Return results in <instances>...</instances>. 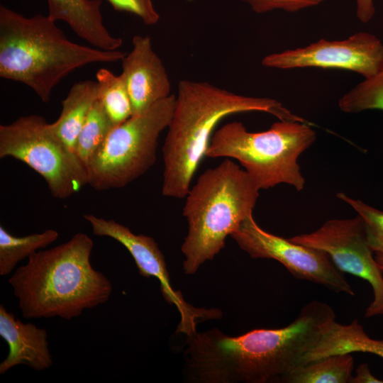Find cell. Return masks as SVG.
Returning a JSON list of instances; mask_svg holds the SVG:
<instances>
[{
  "mask_svg": "<svg viewBox=\"0 0 383 383\" xmlns=\"http://www.w3.org/2000/svg\"><path fill=\"white\" fill-rule=\"evenodd\" d=\"M335 318L328 304L313 300L283 328L254 329L236 337L217 328L196 331L187 336L184 374L197 383L281 382Z\"/></svg>",
  "mask_w": 383,
  "mask_h": 383,
  "instance_id": "obj_1",
  "label": "cell"
},
{
  "mask_svg": "<svg viewBox=\"0 0 383 383\" xmlns=\"http://www.w3.org/2000/svg\"><path fill=\"white\" fill-rule=\"evenodd\" d=\"M255 111L279 120L307 122L273 99L238 94L206 82L179 81L162 149V195L185 198L219 122L233 114Z\"/></svg>",
  "mask_w": 383,
  "mask_h": 383,
  "instance_id": "obj_2",
  "label": "cell"
},
{
  "mask_svg": "<svg viewBox=\"0 0 383 383\" xmlns=\"http://www.w3.org/2000/svg\"><path fill=\"white\" fill-rule=\"evenodd\" d=\"M93 240L78 233L54 248L38 250L9 279L26 318L71 320L106 303L112 284L90 262Z\"/></svg>",
  "mask_w": 383,
  "mask_h": 383,
  "instance_id": "obj_3",
  "label": "cell"
},
{
  "mask_svg": "<svg viewBox=\"0 0 383 383\" xmlns=\"http://www.w3.org/2000/svg\"><path fill=\"white\" fill-rule=\"evenodd\" d=\"M125 55L70 41L48 15L26 17L0 5V77L27 85L43 102L76 69L117 62Z\"/></svg>",
  "mask_w": 383,
  "mask_h": 383,
  "instance_id": "obj_4",
  "label": "cell"
},
{
  "mask_svg": "<svg viewBox=\"0 0 383 383\" xmlns=\"http://www.w3.org/2000/svg\"><path fill=\"white\" fill-rule=\"evenodd\" d=\"M259 191L247 172L229 158L199 177L183 207L188 223L181 248L185 274H194L221 252L227 236L252 213Z\"/></svg>",
  "mask_w": 383,
  "mask_h": 383,
  "instance_id": "obj_5",
  "label": "cell"
},
{
  "mask_svg": "<svg viewBox=\"0 0 383 383\" xmlns=\"http://www.w3.org/2000/svg\"><path fill=\"white\" fill-rule=\"evenodd\" d=\"M316 138L309 123L279 120L265 131L250 132L233 121L213 133L206 157L238 160L260 190L284 183L301 191L298 158Z\"/></svg>",
  "mask_w": 383,
  "mask_h": 383,
  "instance_id": "obj_6",
  "label": "cell"
},
{
  "mask_svg": "<svg viewBox=\"0 0 383 383\" xmlns=\"http://www.w3.org/2000/svg\"><path fill=\"white\" fill-rule=\"evenodd\" d=\"M174 104L172 94L114 127L87 166L88 184L98 191L122 188L144 174L156 160Z\"/></svg>",
  "mask_w": 383,
  "mask_h": 383,
  "instance_id": "obj_7",
  "label": "cell"
},
{
  "mask_svg": "<svg viewBox=\"0 0 383 383\" xmlns=\"http://www.w3.org/2000/svg\"><path fill=\"white\" fill-rule=\"evenodd\" d=\"M6 157L38 173L55 198L67 199L88 184L87 167L41 116H21L0 126V157Z\"/></svg>",
  "mask_w": 383,
  "mask_h": 383,
  "instance_id": "obj_8",
  "label": "cell"
},
{
  "mask_svg": "<svg viewBox=\"0 0 383 383\" xmlns=\"http://www.w3.org/2000/svg\"><path fill=\"white\" fill-rule=\"evenodd\" d=\"M289 239L323 251L340 271L367 281L372 287L373 300L366 309L365 317L383 315V270L368 243L360 216L328 220L311 233Z\"/></svg>",
  "mask_w": 383,
  "mask_h": 383,
  "instance_id": "obj_9",
  "label": "cell"
},
{
  "mask_svg": "<svg viewBox=\"0 0 383 383\" xmlns=\"http://www.w3.org/2000/svg\"><path fill=\"white\" fill-rule=\"evenodd\" d=\"M231 236L251 257L275 260L297 279L320 284L335 293L355 294L343 272L326 252L268 233L257 225L252 213Z\"/></svg>",
  "mask_w": 383,
  "mask_h": 383,
  "instance_id": "obj_10",
  "label": "cell"
},
{
  "mask_svg": "<svg viewBox=\"0 0 383 383\" xmlns=\"http://www.w3.org/2000/svg\"><path fill=\"white\" fill-rule=\"evenodd\" d=\"M84 218L89 223L93 234L111 238L127 249L140 275L146 278L154 277L159 280L165 300L174 304L180 314L176 333L190 335L196 332V326L199 322L221 317L220 310L196 308L186 302L180 291L173 289L165 257L152 237L135 234L127 226L112 219L90 213L84 214Z\"/></svg>",
  "mask_w": 383,
  "mask_h": 383,
  "instance_id": "obj_11",
  "label": "cell"
},
{
  "mask_svg": "<svg viewBox=\"0 0 383 383\" xmlns=\"http://www.w3.org/2000/svg\"><path fill=\"white\" fill-rule=\"evenodd\" d=\"M262 65L282 70L340 69L367 79L383 70V43L371 33L358 32L343 40L321 39L304 48L270 54L262 59Z\"/></svg>",
  "mask_w": 383,
  "mask_h": 383,
  "instance_id": "obj_12",
  "label": "cell"
},
{
  "mask_svg": "<svg viewBox=\"0 0 383 383\" xmlns=\"http://www.w3.org/2000/svg\"><path fill=\"white\" fill-rule=\"evenodd\" d=\"M121 63V74L131 101L133 116L144 113L157 102L172 95L166 69L154 51L149 36L134 35L132 49L125 55Z\"/></svg>",
  "mask_w": 383,
  "mask_h": 383,
  "instance_id": "obj_13",
  "label": "cell"
},
{
  "mask_svg": "<svg viewBox=\"0 0 383 383\" xmlns=\"http://www.w3.org/2000/svg\"><path fill=\"white\" fill-rule=\"evenodd\" d=\"M0 336L9 346L8 355L0 363V374L19 365L37 371L52 365L47 331L31 323H23L4 305L0 306Z\"/></svg>",
  "mask_w": 383,
  "mask_h": 383,
  "instance_id": "obj_14",
  "label": "cell"
},
{
  "mask_svg": "<svg viewBox=\"0 0 383 383\" xmlns=\"http://www.w3.org/2000/svg\"><path fill=\"white\" fill-rule=\"evenodd\" d=\"M48 16L53 21L67 23L76 35L94 47L117 50L121 38L112 35L103 22L101 0H47Z\"/></svg>",
  "mask_w": 383,
  "mask_h": 383,
  "instance_id": "obj_15",
  "label": "cell"
},
{
  "mask_svg": "<svg viewBox=\"0 0 383 383\" xmlns=\"http://www.w3.org/2000/svg\"><path fill=\"white\" fill-rule=\"evenodd\" d=\"M97 99L96 82L88 79L74 83L62 101L60 116L50 123L54 133L74 153L77 137Z\"/></svg>",
  "mask_w": 383,
  "mask_h": 383,
  "instance_id": "obj_16",
  "label": "cell"
},
{
  "mask_svg": "<svg viewBox=\"0 0 383 383\" xmlns=\"http://www.w3.org/2000/svg\"><path fill=\"white\" fill-rule=\"evenodd\" d=\"M354 360L350 353H339L299 365L281 380L284 383H349Z\"/></svg>",
  "mask_w": 383,
  "mask_h": 383,
  "instance_id": "obj_17",
  "label": "cell"
},
{
  "mask_svg": "<svg viewBox=\"0 0 383 383\" xmlns=\"http://www.w3.org/2000/svg\"><path fill=\"white\" fill-rule=\"evenodd\" d=\"M59 236L57 231L48 229L39 233L17 237L0 226V275L5 276L16 268L17 264L40 249L47 248Z\"/></svg>",
  "mask_w": 383,
  "mask_h": 383,
  "instance_id": "obj_18",
  "label": "cell"
},
{
  "mask_svg": "<svg viewBox=\"0 0 383 383\" xmlns=\"http://www.w3.org/2000/svg\"><path fill=\"white\" fill-rule=\"evenodd\" d=\"M98 100L116 126L133 116L132 105L124 79L106 68L96 73Z\"/></svg>",
  "mask_w": 383,
  "mask_h": 383,
  "instance_id": "obj_19",
  "label": "cell"
},
{
  "mask_svg": "<svg viewBox=\"0 0 383 383\" xmlns=\"http://www.w3.org/2000/svg\"><path fill=\"white\" fill-rule=\"evenodd\" d=\"M114 127L97 99L79 132L75 145V154L87 168Z\"/></svg>",
  "mask_w": 383,
  "mask_h": 383,
  "instance_id": "obj_20",
  "label": "cell"
},
{
  "mask_svg": "<svg viewBox=\"0 0 383 383\" xmlns=\"http://www.w3.org/2000/svg\"><path fill=\"white\" fill-rule=\"evenodd\" d=\"M338 106L349 113L372 109L383 111V70L345 94L339 99Z\"/></svg>",
  "mask_w": 383,
  "mask_h": 383,
  "instance_id": "obj_21",
  "label": "cell"
},
{
  "mask_svg": "<svg viewBox=\"0 0 383 383\" xmlns=\"http://www.w3.org/2000/svg\"><path fill=\"white\" fill-rule=\"evenodd\" d=\"M336 196L360 216L364 221L369 245L374 252L383 253V211L361 200L350 197L343 192H338Z\"/></svg>",
  "mask_w": 383,
  "mask_h": 383,
  "instance_id": "obj_22",
  "label": "cell"
},
{
  "mask_svg": "<svg viewBox=\"0 0 383 383\" xmlns=\"http://www.w3.org/2000/svg\"><path fill=\"white\" fill-rule=\"evenodd\" d=\"M114 10L138 16L144 24L153 26L160 20L152 0H107Z\"/></svg>",
  "mask_w": 383,
  "mask_h": 383,
  "instance_id": "obj_23",
  "label": "cell"
},
{
  "mask_svg": "<svg viewBox=\"0 0 383 383\" xmlns=\"http://www.w3.org/2000/svg\"><path fill=\"white\" fill-rule=\"evenodd\" d=\"M256 13H262L281 9L288 12L316 6L326 0H244Z\"/></svg>",
  "mask_w": 383,
  "mask_h": 383,
  "instance_id": "obj_24",
  "label": "cell"
},
{
  "mask_svg": "<svg viewBox=\"0 0 383 383\" xmlns=\"http://www.w3.org/2000/svg\"><path fill=\"white\" fill-rule=\"evenodd\" d=\"M355 375L352 376L349 383H379L383 382L381 379L374 376L367 363H361L355 371Z\"/></svg>",
  "mask_w": 383,
  "mask_h": 383,
  "instance_id": "obj_25",
  "label": "cell"
},
{
  "mask_svg": "<svg viewBox=\"0 0 383 383\" xmlns=\"http://www.w3.org/2000/svg\"><path fill=\"white\" fill-rule=\"evenodd\" d=\"M356 14L362 23L369 22L375 13L374 0H356Z\"/></svg>",
  "mask_w": 383,
  "mask_h": 383,
  "instance_id": "obj_26",
  "label": "cell"
},
{
  "mask_svg": "<svg viewBox=\"0 0 383 383\" xmlns=\"http://www.w3.org/2000/svg\"><path fill=\"white\" fill-rule=\"evenodd\" d=\"M374 257L380 267L383 270V253L382 252H374Z\"/></svg>",
  "mask_w": 383,
  "mask_h": 383,
  "instance_id": "obj_27",
  "label": "cell"
}]
</instances>
